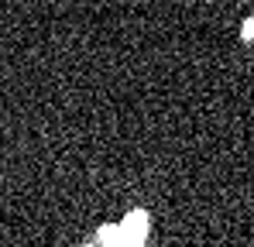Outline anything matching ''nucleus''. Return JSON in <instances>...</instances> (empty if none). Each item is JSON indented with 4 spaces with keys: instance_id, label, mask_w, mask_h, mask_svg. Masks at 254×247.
Segmentation results:
<instances>
[{
    "instance_id": "f257e3e1",
    "label": "nucleus",
    "mask_w": 254,
    "mask_h": 247,
    "mask_svg": "<svg viewBox=\"0 0 254 247\" xmlns=\"http://www.w3.org/2000/svg\"><path fill=\"white\" fill-rule=\"evenodd\" d=\"M254 35V21H248V24H244V38H251Z\"/></svg>"
}]
</instances>
